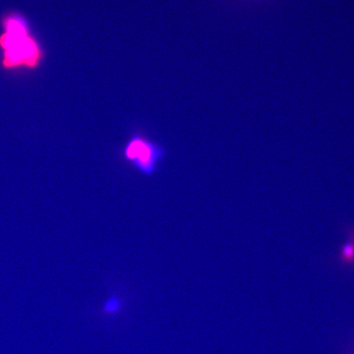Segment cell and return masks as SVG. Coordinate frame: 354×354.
Masks as SVG:
<instances>
[{"label":"cell","instance_id":"obj_3","mask_svg":"<svg viewBox=\"0 0 354 354\" xmlns=\"http://www.w3.org/2000/svg\"><path fill=\"white\" fill-rule=\"evenodd\" d=\"M345 233L347 241L339 252V263L346 267H354V228L347 225Z\"/></svg>","mask_w":354,"mask_h":354},{"label":"cell","instance_id":"obj_4","mask_svg":"<svg viewBox=\"0 0 354 354\" xmlns=\"http://www.w3.org/2000/svg\"><path fill=\"white\" fill-rule=\"evenodd\" d=\"M120 307V303L117 299L111 298L105 305V309L109 312H114Z\"/></svg>","mask_w":354,"mask_h":354},{"label":"cell","instance_id":"obj_2","mask_svg":"<svg viewBox=\"0 0 354 354\" xmlns=\"http://www.w3.org/2000/svg\"><path fill=\"white\" fill-rule=\"evenodd\" d=\"M122 153L126 161L145 176L156 174L165 157L162 146L140 136H133L124 147Z\"/></svg>","mask_w":354,"mask_h":354},{"label":"cell","instance_id":"obj_1","mask_svg":"<svg viewBox=\"0 0 354 354\" xmlns=\"http://www.w3.org/2000/svg\"><path fill=\"white\" fill-rule=\"evenodd\" d=\"M0 65L7 72L19 69L32 71L41 66L43 48L35 37L26 17L15 11L0 17Z\"/></svg>","mask_w":354,"mask_h":354}]
</instances>
